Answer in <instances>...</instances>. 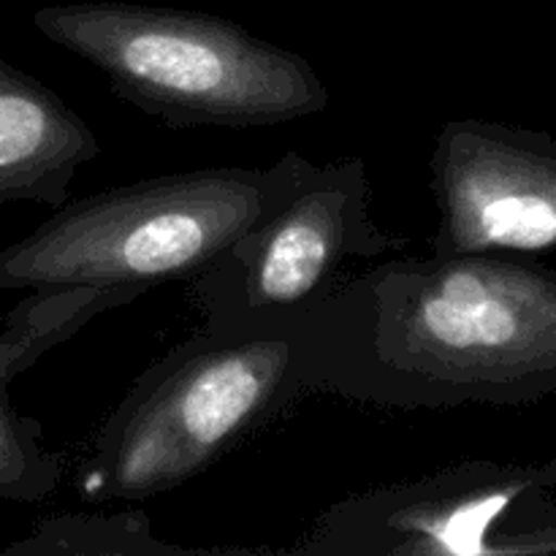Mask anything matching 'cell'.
Instances as JSON below:
<instances>
[{
  "instance_id": "9",
  "label": "cell",
  "mask_w": 556,
  "mask_h": 556,
  "mask_svg": "<svg viewBox=\"0 0 556 556\" xmlns=\"http://www.w3.org/2000/svg\"><path fill=\"white\" fill-rule=\"evenodd\" d=\"M141 299L136 291L90 282L30 288L9 309L0 331V386L41 362L49 351L79 334L90 320Z\"/></svg>"
},
{
  "instance_id": "4",
  "label": "cell",
  "mask_w": 556,
  "mask_h": 556,
  "mask_svg": "<svg viewBox=\"0 0 556 556\" xmlns=\"http://www.w3.org/2000/svg\"><path fill=\"white\" fill-rule=\"evenodd\" d=\"M304 155L264 168L210 166L161 174L68 201L0 253V288H128L147 296L190 282L277 204Z\"/></svg>"
},
{
  "instance_id": "6",
  "label": "cell",
  "mask_w": 556,
  "mask_h": 556,
  "mask_svg": "<svg viewBox=\"0 0 556 556\" xmlns=\"http://www.w3.org/2000/svg\"><path fill=\"white\" fill-rule=\"evenodd\" d=\"M546 462H462L432 476L353 494L326 508L293 554L494 556L505 521L552 497Z\"/></svg>"
},
{
  "instance_id": "8",
  "label": "cell",
  "mask_w": 556,
  "mask_h": 556,
  "mask_svg": "<svg viewBox=\"0 0 556 556\" xmlns=\"http://www.w3.org/2000/svg\"><path fill=\"white\" fill-rule=\"evenodd\" d=\"M101 141L52 87L0 60V204H68L76 172Z\"/></svg>"
},
{
  "instance_id": "10",
  "label": "cell",
  "mask_w": 556,
  "mask_h": 556,
  "mask_svg": "<svg viewBox=\"0 0 556 556\" xmlns=\"http://www.w3.org/2000/svg\"><path fill=\"white\" fill-rule=\"evenodd\" d=\"M190 548L155 535L150 514H63L41 519L0 556H172Z\"/></svg>"
},
{
  "instance_id": "5",
  "label": "cell",
  "mask_w": 556,
  "mask_h": 556,
  "mask_svg": "<svg viewBox=\"0 0 556 556\" xmlns=\"http://www.w3.org/2000/svg\"><path fill=\"white\" fill-rule=\"evenodd\" d=\"M410 244L375 220L364 157H304L277 204L190 280L201 329L302 324L348 280V264L400 255Z\"/></svg>"
},
{
  "instance_id": "11",
  "label": "cell",
  "mask_w": 556,
  "mask_h": 556,
  "mask_svg": "<svg viewBox=\"0 0 556 556\" xmlns=\"http://www.w3.org/2000/svg\"><path fill=\"white\" fill-rule=\"evenodd\" d=\"M41 434V421L16 410L9 386H0V497L5 503H43L63 483V454L43 448Z\"/></svg>"
},
{
  "instance_id": "1",
  "label": "cell",
  "mask_w": 556,
  "mask_h": 556,
  "mask_svg": "<svg viewBox=\"0 0 556 556\" xmlns=\"http://www.w3.org/2000/svg\"><path fill=\"white\" fill-rule=\"evenodd\" d=\"M318 394L380 410L556 394V269L527 255H391L304 318Z\"/></svg>"
},
{
  "instance_id": "7",
  "label": "cell",
  "mask_w": 556,
  "mask_h": 556,
  "mask_svg": "<svg viewBox=\"0 0 556 556\" xmlns=\"http://www.w3.org/2000/svg\"><path fill=\"white\" fill-rule=\"evenodd\" d=\"M440 220L434 255L556 250V139L548 130L454 117L429 157Z\"/></svg>"
},
{
  "instance_id": "12",
  "label": "cell",
  "mask_w": 556,
  "mask_h": 556,
  "mask_svg": "<svg viewBox=\"0 0 556 556\" xmlns=\"http://www.w3.org/2000/svg\"><path fill=\"white\" fill-rule=\"evenodd\" d=\"M556 554V503L543 497L510 516L497 532L494 556Z\"/></svg>"
},
{
  "instance_id": "2",
  "label": "cell",
  "mask_w": 556,
  "mask_h": 556,
  "mask_svg": "<svg viewBox=\"0 0 556 556\" xmlns=\"http://www.w3.org/2000/svg\"><path fill=\"white\" fill-rule=\"evenodd\" d=\"M318 394L302 324L201 329L130 383L76 472L81 503H139L177 492Z\"/></svg>"
},
{
  "instance_id": "3",
  "label": "cell",
  "mask_w": 556,
  "mask_h": 556,
  "mask_svg": "<svg viewBox=\"0 0 556 556\" xmlns=\"http://www.w3.org/2000/svg\"><path fill=\"white\" fill-rule=\"evenodd\" d=\"M47 41L101 71L166 128H269L320 114L331 92L304 54L206 11L90 0L41 5Z\"/></svg>"
}]
</instances>
